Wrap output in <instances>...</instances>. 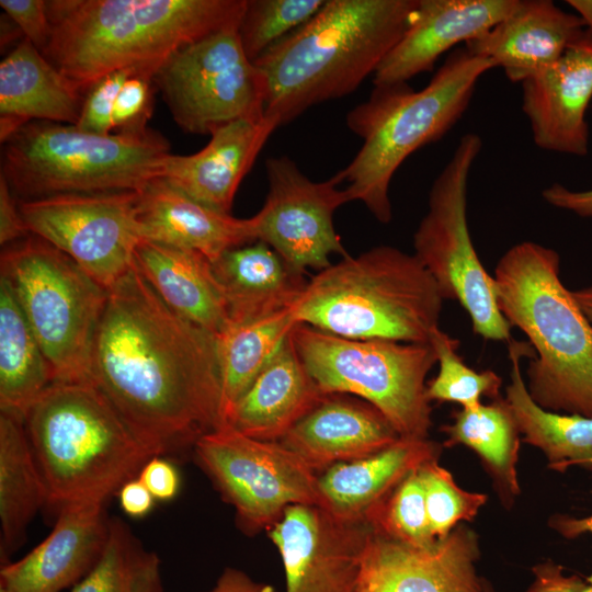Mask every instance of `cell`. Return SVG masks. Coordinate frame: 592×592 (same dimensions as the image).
Instances as JSON below:
<instances>
[{
    "mask_svg": "<svg viewBox=\"0 0 592 592\" xmlns=\"http://www.w3.org/2000/svg\"><path fill=\"white\" fill-rule=\"evenodd\" d=\"M373 525L340 520L318 505L288 506L267 528L285 573V592H355Z\"/></svg>",
    "mask_w": 592,
    "mask_h": 592,
    "instance_id": "obj_16",
    "label": "cell"
},
{
    "mask_svg": "<svg viewBox=\"0 0 592 592\" xmlns=\"http://www.w3.org/2000/svg\"><path fill=\"white\" fill-rule=\"evenodd\" d=\"M295 321L292 309L276 315L230 323L218 335L221 377V422L289 337Z\"/></svg>",
    "mask_w": 592,
    "mask_h": 592,
    "instance_id": "obj_34",
    "label": "cell"
},
{
    "mask_svg": "<svg viewBox=\"0 0 592 592\" xmlns=\"http://www.w3.org/2000/svg\"><path fill=\"white\" fill-rule=\"evenodd\" d=\"M443 300L414 254L378 246L320 271L292 314L297 323L348 339L430 343Z\"/></svg>",
    "mask_w": 592,
    "mask_h": 592,
    "instance_id": "obj_7",
    "label": "cell"
},
{
    "mask_svg": "<svg viewBox=\"0 0 592 592\" xmlns=\"http://www.w3.org/2000/svg\"><path fill=\"white\" fill-rule=\"evenodd\" d=\"M481 148L479 135L460 137L431 186L428 212L413 236V254L442 297L465 309L474 333L485 340L510 342L512 327L498 307L494 278L477 255L468 228V178Z\"/></svg>",
    "mask_w": 592,
    "mask_h": 592,
    "instance_id": "obj_11",
    "label": "cell"
},
{
    "mask_svg": "<svg viewBox=\"0 0 592 592\" xmlns=\"http://www.w3.org/2000/svg\"><path fill=\"white\" fill-rule=\"evenodd\" d=\"M15 34H22L18 25L10 18H9V22L4 23L2 21L1 22V47H3V44L7 45L10 42H12L16 37Z\"/></svg>",
    "mask_w": 592,
    "mask_h": 592,
    "instance_id": "obj_52",
    "label": "cell"
},
{
    "mask_svg": "<svg viewBox=\"0 0 592 592\" xmlns=\"http://www.w3.org/2000/svg\"><path fill=\"white\" fill-rule=\"evenodd\" d=\"M239 22L179 48L153 76L186 133L210 134L232 121L265 115L264 79L242 48Z\"/></svg>",
    "mask_w": 592,
    "mask_h": 592,
    "instance_id": "obj_12",
    "label": "cell"
},
{
    "mask_svg": "<svg viewBox=\"0 0 592 592\" xmlns=\"http://www.w3.org/2000/svg\"><path fill=\"white\" fill-rule=\"evenodd\" d=\"M368 522L382 534L412 546L430 547L437 542L430 531L419 468L375 508Z\"/></svg>",
    "mask_w": 592,
    "mask_h": 592,
    "instance_id": "obj_38",
    "label": "cell"
},
{
    "mask_svg": "<svg viewBox=\"0 0 592 592\" xmlns=\"http://www.w3.org/2000/svg\"><path fill=\"white\" fill-rule=\"evenodd\" d=\"M492 60L455 49L421 90L408 82L374 86L369 98L346 115L348 128L362 139L340 173L350 201H360L380 223L392 218L389 185L405 160L441 139L466 112L479 79Z\"/></svg>",
    "mask_w": 592,
    "mask_h": 592,
    "instance_id": "obj_5",
    "label": "cell"
},
{
    "mask_svg": "<svg viewBox=\"0 0 592 592\" xmlns=\"http://www.w3.org/2000/svg\"><path fill=\"white\" fill-rule=\"evenodd\" d=\"M278 119L265 114L215 128L208 144L192 155L169 153L158 178L198 203L230 214L236 192L274 130Z\"/></svg>",
    "mask_w": 592,
    "mask_h": 592,
    "instance_id": "obj_20",
    "label": "cell"
},
{
    "mask_svg": "<svg viewBox=\"0 0 592 592\" xmlns=\"http://www.w3.org/2000/svg\"><path fill=\"white\" fill-rule=\"evenodd\" d=\"M109 521L103 504L61 506L50 534L22 559L1 567L0 592H61L77 583L100 558Z\"/></svg>",
    "mask_w": 592,
    "mask_h": 592,
    "instance_id": "obj_21",
    "label": "cell"
},
{
    "mask_svg": "<svg viewBox=\"0 0 592 592\" xmlns=\"http://www.w3.org/2000/svg\"><path fill=\"white\" fill-rule=\"evenodd\" d=\"M135 264L179 316L215 335L229 325L225 298L212 263L203 254L143 239L135 252Z\"/></svg>",
    "mask_w": 592,
    "mask_h": 592,
    "instance_id": "obj_29",
    "label": "cell"
},
{
    "mask_svg": "<svg viewBox=\"0 0 592 592\" xmlns=\"http://www.w3.org/2000/svg\"><path fill=\"white\" fill-rule=\"evenodd\" d=\"M442 445L428 439L399 437L364 458L335 464L318 475L320 508L345 521L369 514L412 471L439 459Z\"/></svg>",
    "mask_w": 592,
    "mask_h": 592,
    "instance_id": "obj_25",
    "label": "cell"
},
{
    "mask_svg": "<svg viewBox=\"0 0 592 592\" xmlns=\"http://www.w3.org/2000/svg\"><path fill=\"white\" fill-rule=\"evenodd\" d=\"M497 303L535 355L527 391L540 408L592 418V323L560 278V258L534 241L511 247L494 269Z\"/></svg>",
    "mask_w": 592,
    "mask_h": 592,
    "instance_id": "obj_4",
    "label": "cell"
},
{
    "mask_svg": "<svg viewBox=\"0 0 592 592\" xmlns=\"http://www.w3.org/2000/svg\"><path fill=\"white\" fill-rule=\"evenodd\" d=\"M118 498L123 511L133 517L145 516L152 509L155 500L138 478L125 482L119 489Z\"/></svg>",
    "mask_w": 592,
    "mask_h": 592,
    "instance_id": "obj_47",
    "label": "cell"
},
{
    "mask_svg": "<svg viewBox=\"0 0 592 592\" xmlns=\"http://www.w3.org/2000/svg\"><path fill=\"white\" fill-rule=\"evenodd\" d=\"M193 446L198 464L250 532L270 528L291 505H320L319 474L280 442L221 424Z\"/></svg>",
    "mask_w": 592,
    "mask_h": 592,
    "instance_id": "obj_13",
    "label": "cell"
},
{
    "mask_svg": "<svg viewBox=\"0 0 592 592\" xmlns=\"http://www.w3.org/2000/svg\"><path fill=\"white\" fill-rule=\"evenodd\" d=\"M205 592H277L272 585L258 582L242 570L226 568L215 585Z\"/></svg>",
    "mask_w": 592,
    "mask_h": 592,
    "instance_id": "obj_48",
    "label": "cell"
},
{
    "mask_svg": "<svg viewBox=\"0 0 592 592\" xmlns=\"http://www.w3.org/2000/svg\"><path fill=\"white\" fill-rule=\"evenodd\" d=\"M86 93L21 39L0 62L1 143L33 121L77 125Z\"/></svg>",
    "mask_w": 592,
    "mask_h": 592,
    "instance_id": "obj_26",
    "label": "cell"
},
{
    "mask_svg": "<svg viewBox=\"0 0 592 592\" xmlns=\"http://www.w3.org/2000/svg\"><path fill=\"white\" fill-rule=\"evenodd\" d=\"M137 478L157 500H171L179 491L180 479L177 469L160 456L148 459Z\"/></svg>",
    "mask_w": 592,
    "mask_h": 592,
    "instance_id": "obj_44",
    "label": "cell"
},
{
    "mask_svg": "<svg viewBox=\"0 0 592 592\" xmlns=\"http://www.w3.org/2000/svg\"><path fill=\"white\" fill-rule=\"evenodd\" d=\"M530 345L509 342L511 380L505 389L522 442L538 448L548 468L565 473L573 466L592 469V418L547 411L531 398L520 360Z\"/></svg>",
    "mask_w": 592,
    "mask_h": 592,
    "instance_id": "obj_30",
    "label": "cell"
},
{
    "mask_svg": "<svg viewBox=\"0 0 592 592\" xmlns=\"http://www.w3.org/2000/svg\"><path fill=\"white\" fill-rule=\"evenodd\" d=\"M291 340L325 395L371 403L400 437L428 439L432 426L425 378L437 363L431 343L355 340L296 323Z\"/></svg>",
    "mask_w": 592,
    "mask_h": 592,
    "instance_id": "obj_10",
    "label": "cell"
},
{
    "mask_svg": "<svg viewBox=\"0 0 592 592\" xmlns=\"http://www.w3.org/2000/svg\"><path fill=\"white\" fill-rule=\"evenodd\" d=\"M584 29L578 14L550 0H519L506 18L464 47L522 83L556 62Z\"/></svg>",
    "mask_w": 592,
    "mask_h": 592,
    "instance_id": "obj_22",
    "label": "cell"
},
{
    "mask_svg": "<svg viewBox=\"0 0 592 592\" xmlns=\"http://www.w3.org/2000/svg\"><path fill=\"white\" fill-rule=\"evenodd\" d=\"M54 384L52 368L7 282L0 277V412L25 415Z\"/></svg>",
    "mask_w": 592,
    "mask_h": 592,
    "instance_id": "obj_32",
    "label": "cell"
},
{
    "mask_svg": "<svg viewBox=\"0 0 592 592\" xmlns=\"http://www.w3.org/2000/svg\"><path fill=\"white\" fill-rule=\"evenodd\" d=\"M387 418L371 403L327 395L278 442L316 473L373 455L399 439Z\"/></svg>",
    "mask_w": 592,
    "mask_h": 592,
    "instance_id": "obj_23",
    "label": "cell"
},
{
    "mask_svg": "<svg viewBox=\"0 0 592 592\" xmlns=\"http://www.w3.org/2000/svg\"><path fill=\"white\" fill-rule=\"evenodd\" d=\"M519 0H419L402 37L373 75L374 86L406 83L431 71L459 43H468L506 18Z\"/></svg>",
    "mask_w": 592,
    "mask_h": 592,
    "instance_id": "obj_19",
    "label": "cell"
},
{
    "mask_svg": "<svg viewBox=\"0 0 592 592\" xmlns=\"http://www.w3.org/2000/svg\"><path fill=\"white\" fill-rule=\"evenodd\" d=\"M246 0H46L42 53L84 92L134 70L153 79L179 48L240 21Z\"/></svg>",
    "mask_w": 592,
    "mask_h": 592,
    "instance_id": "obj_2",
    "label": "cell"
},
{
    "mask_svg": "<svg viewBox=\"0 0 592 592\" xmlns=\"http://www.w3.org/2000/svg\"><path fill=\"white\" fill-rule=\"evenodd\" d=\"M479 558V537L463 523L430 547L402 543L373 527L355 592H482Z\"/></svg>",
    "mask_w": 592,
    "mask_h": 592,
    "instance_id": "obj_17",
    "label": "cell"
},
{
    "mask_svg": "<svg viewBox=\"0 0 592 592\" xmlns=\"http://www.w3.org/2000/svg\"><path fill=\"white\" fill-rule=\"evenodd\" d=\"M567 3L581 18L585 27L592 32V0H568Z\"/></svg>",
    "mask_w": 592,
    "mask_h": 592,
    "instance_id": "obj_50",
    "label": "cell"
},
{
    "mask_svg": "<svg viewBox=\"0 0 592 592\" xmlns=\"http://www.w3.org/2000/svg\"><path fill=\"white\" fill-rule=\"evenodd\" d=\"M521 84L522 110L536 146L585 156V114L592 99V32L585 30L556 62Z\"/></svg>",
    "mask_w": 592,
    "mask_h": 592,
    "instance_id": "obj_18",
    "label": "cell"
},
{
    "mask_svg": "<svg viewBox=\"0 0 592 592\" xmlns=\"http://www.w3.org/2000/svg\"><path fill=\"white\" fill-rule=\"evenodd\" d=\"M533 580L525 592H592V584L578 574H566L563 568L551 560L532 568Z\"/></svg>",
    "mask_w": 592,
    "mask_h": 592,
    "instance_id": "obj_43",
    "label": "cell"
},
{
    "mask_svg": "<svg viewBox=\"0 0 592 592\" xmlns=\"http://www.w3.org/2000/svg\"><path fill=\"white\" fill-rule=\"evenodd\" d=\"M267 195L253 216L257 239L270 246L292 267L322 271L330 257H349L333 225L335 210L351 202L338 171L326 181H312L287 156L265 161ZM257 240V241H258Z\"/></svg>",
    "mask_w": 592,
    "mask_h": 592,
    "instance_id": "obj_15",
    "label": "cell"
},
{
    "mask_svg": "<svg viewBox=\"0 0 592 592\" xmlns=\"http://www.w3.org/2000/svg\"><path fill=\"white\" fill-rule=\"evenodd\" d=\"M133 73L137 72L119 70L94 82L86 93L80 118L76 126L89 133L112 134L116 96L126 79Z\"/></svg>",
    "mask_w": 592,
    "mask_h": 592,
    "instance_id": "obj_40",
    "label": "cell"
},
{
    "mask_svg": "<svg viewBox=\"0 0 592 592\" xmlns=\"http://www.w3.org/2000/svg\"><path fill=\"white\" fill-rule=\"evenodd\" d=\"M210 263L227 305L229 325L292 309L308 282L305 273L259 240L230 249Z\"/></svg>",
    "mask_w": 592,
    "mask_h": 592,
    "instance_id": "obj_28",
    "label": "cell"
},
{
    "mask_svg": "<svg viewBox=\"0 0 592 592\" xmlns=\"http://www.w3.org/2000/svg\"><path fill=\"white\" fill-rule=\"evenodd\" d=\"M25 428L46 504L57 511L103 504L152 457L93 384H52L29 409Z\"/></svg>",
    "mask_w": 592,
    "mask_h": 592,
    "instance_id": "obj_6",
    "label": "cell"
},
{
    "mask_svg": "<svg viewBox=\"0 0 592 592\" xmlns=\"http://www.w3.org/2000/svg\"><path fill=\"white\" fill-rule=\"evenodd\" d=\"M91 375L152 457L223 424L216 335L168 307L136 264L107 291Z\"/></svg>",
    "mask_w": 592,
    "mask_h": 592,
    "instance_id": "obj_1",
    "label": "cell"
},
{
    "mask_svg": "<svg viewBox=\"0 0 592 592\" xmlns=\"http://www.w3.org/2000/svg\"><path fill=\"white\" fill-rule=\"evenodd\" d=\"M12 291L52 368L54 383H92L91 363L107 289L67 254L32 235L1 252Z\"/></svg>",
    "mask_w": 592,
    "mask_h": 592,
    "instance_id": "obj_9",
    "label": "cell"
},
{
    "mask_svg": "<svg viewBox=\"0 0 592 592\" xmlns=\"http://www.w3.org/2000/svg\"><path fill=\"white\" fill-rule=\"evenodd\" d=\"M137 200L133 191L65 194L21 201L19 208L29 232L67 254L109 291L134 267L144 239Z\"/></svg>",
    "mask_w": 592,
    "mask_h": 592,
    "instance_id": "obj_14",
    "label": "cell"
},
{
    "mask_svg": "<svg viewBox=\"0 0 592 592\" xmlns=\"http://www.w3.org/2000/svg\"><path fill=\"white\" fill-rule=\"evenodd\" d=\"M47 503L46 486L34 456L25 420L0 412L1 559L22 539L25 528Z\"/></svg>",
    "mask_w": 592,
    "mask_h": 592,
    "instance_id": "obj_33",
    "label": "cell"
},
{
    "mask_svg": "<svg viewBox=\"0 0 592 592\" xmlns=\"http://www.w3.org/2000/svg\"><path fill=\"white\" fill-rule=\"evenodd\" d=\"M422 479L425 508L432 536L445 538L457 525L471 522L488 500L487 494L460 488L439 459L424 463Z\"/></svg>",
    "mask_w": 592,
    "mask_h": 592,
    "instance_id": "obj_39",
    "label": "cell"
},
{
    "mask_svg": "<svg viewBox=\"0 0 592 592\" xmlns=\"http://www.w3.org/2000/svg\"><path fill=\"white\" fill-rule=\"evenodd\" d=\"M325 0H246L238 34L254 62L273 45L311 19Z\"/></svg>",
    "mask_w": 592,
    "mask_h": 592,
    "instance_id": "obj_37",
    "label": "cell"
},
{
    "mask_svg": "<svg viewBox=\"0 0 592 592\" xmlns=\"http://www.w3.org/2000/svg\"><path fill=\"white\" fill-rule=\"evenodd\" d=\"M482 592H496L492 583L486 578L482 579Z\"/></svg>",
    "mask_w": 592,
    "mask_h": 592,
    "instance_id": "obj_53",
    "label": "cell"
},
{
    "mask_svg": "<svg viewBox=\"0 0 592 592\" xmlns=\"http://www.w3.org/2000/svg\"><path fill=\"white\" fill-rule=\"evenodd\" d=\"M27 234L16 197L4 177L0 174V243L12 244L25 238Z\"/></svg>",
    "mask_w": 592,
    "mask_h": 592,
    "instance_id": "obj_45",
    "label": "cell"
},
{
    "mask_svg": "<svg viewBox=\"0 0 592 592\" xmlns=\"http://www.w3.org/2000/svg\"><path fill=\"white\" fill-rule=\"evenodd\" d=\"M326 396L306 371L289 334L223 424L253 439L278 442Z\"/></svg>",
    "mask_w": 592,
    "mask_h": 592,
    "instance_id": "obj_27",
    "label": "cell"
},
{
    "mask_svg": "<svg viewBox=\"0 0 592 592\" xmlns=\"http://www.w3.org/2000/svg\"><path fill=\"white\" fill-rule=\"evenodd\" d=\"M0 7L24 38L43 53L49 37L46 0H0Z\"/></svg>",
    "mask_w": 592,
    "mask_h": 592,
    "instance_id": "obj_42",
    "label": "cell"
},
{
    "mask_svg": "<svg viewBox=\"0 0 592 592\" xmlns=\"http://www.w3.org/2000/svg\"><path fill=\"white\" fill-rule=\"evenodd\" d=\"M71 592H163L160 560L124 522L112 519L100 558Z\"/></svg>",
    "mask_w": 592,
    "mask_h": 592,
    "instance_id": "obj_35",
    "label": "cell"
},
{
    "mask_svg": "<svg viewBox=\"0 0 592 592\" xmlns=\"http://www.w3.org/2000/svg\"><path fill=\"white\" fill-rule=\"evenodd\" d=\"M441 431L447 436L443 446L464 445L476 453L501 503L510 509L521 492L517 460L522 440L505 397L473 409L462 408L453 413V423Z\"/></svg>",
    "mask_w": 592,
    "mask_h": 592,
    "instance_id": "obj_31",
    "label": "cell"
},
{
    "mask_svg": "<svg viewBox=\"0 0 592 592\" xmlns=\"http://www.w3.org/2000/svg\"><path fill=\"white\" fill-rule=\"evenodd\" d=\"M152 78L133 73L122 86L114 104L113 123L117 132L146 128L152 110Z\"/></svg>",
    "mask_w": 592,
    "mask_h": 592,
    "instance_id": "obj_41",
    "label": "cell"
},
{
    "mask_svg": "<svg viewBox=\"0 0 592 592\" xmlns=\"http://www.w3.org/2000/svg\"><path fill=\"white\" fill-rule=\"evenodd\" d=\"M137 217L144 239L198 252L209 262L258 240L253 216L210 208L158 177L138 192Z\"/></svg>",
    "mask_w": 592,
    "mask_h": 592,
    "instance_id": "obj_24",
    "label": "cell"
},
{
    "mask_svg": "<svg viewBox=\"0 0 592 592\" xmlns=\"http://www.w3.org/2000/svg\"><path fill=\"white\" fill-rule=\"evenodd\" d=\"M2 144L1 172L15 197L139 192L158 177L169 143L144 128L101 135L33 121Z\"/></svg>",
    "mask_w": 592,
    "mask_h": 592,
    "instance_id": "obj_8",
    "label": "cell"
},
{
    "mask_svg": "<svg viewBox=\"0 0 592 592\" xmlns=\"http://www.w3.org/2000/svg\"><path fill=\"white\" fill-rule=\"evenodd\" d=\"M549 526L566 538H576L584 533H592V514L587 517L554 515L549 519ZM587 581L592 584V573Z\"/></svg>",
    "mask_w": 592,
    "mask_h": 592,
    "instance_id": "obj_49",
    "label": "cell"
},
{
    "mask_svg": "<svg viewBox=\"0 0 592 592\" xmlns=\"http://www.w3.org/2000/svg\"><path fill=\"white\" fill-rule=\"evenodd\" d=\"M419 0H326L262 54L265 114L281 126L309 107L352 93L405 34Z\"/></svg>",
    "mask_w": 592,
    "mask_h": 592,
    "instance_id": "obj_3",
    "label": "cell"
},
{
    "mask_svg": "<svg viewBox=\"0 0 592 592\" xmlns=\"http://www.w3.org/2000/svg\"><path fill=\"white\" fill-rule=\"evenodd\" d=\"M542 196L551 206L570 210L580 217L592 218V189L573 191L555 183L543 190Z\"/></svg>",
    "mask_w": 592,
    "mask_h": 592,
    "instance_id": "obj_46",
    "label": "cell"
},
{
    "mask_svg": "<svg viewBox=\"0 0 592 592\" xmlns=\"http://www.w3.org/2000/svg\"><path fill=\"white\" fill-rule=\"evenodd\" d=\"M439 373L426 384L428 400L455 402L465 409L481 405V398H499L502 378L491 369L477 372L457 353L459 341L437 328L431 335Z\"/></svg>",
    "mask_w": 592,
    "mask_h": 592,
    "instance_id": "obj_36",
    "label": "cell"
},
{
    "mask_svg": "<svg viewBox=\"0 0 592 592\" xmlns=\"http://www.w3.org/2000/svg\"><path fill=\"white\" fill-rule=\"evenodd\" d=\"M573 296L589 321L592 323V285L579 291H573Z\"/></svg>",
    "mask_w": 592,
    "mask_h": 592,
    "instance_id": "obj_51",
    "label": "cell"
}]
</instances>
